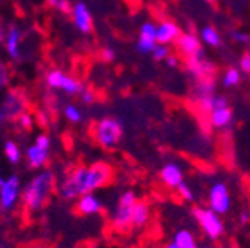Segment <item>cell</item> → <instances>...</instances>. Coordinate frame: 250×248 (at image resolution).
<instances>
[{"label":"cell","mask_w":250,"mask_h":248,"mask_svg":"<svg viewBox=\"0 0 250 248\" xmlns=\"http://www.w3.org/2000/svg\"><path fill=\"white\" fill-rule=\"evenodd\" d=\"M113 167L106 162L77 165L58 181V194L64 202H75L87 193H96L113 181Z\"/></svg>","instance_id":"obj_1"},{"label":"cell","mask_w":250,"mask_h":248,"mask_svg":"<svg viewBox=\"0 0 250 248\" xmlns=\"http://www.w3.org/2000/svg\"><path fill=\"white\" fill-rule=\"evenodd\" d=\"M58 191V179L54 172L49 168H42L23 186V196H21V207L24 212L37 213L49 203L51 196Z\"/></svg>","instance_id":"obj_2"},{"label":"cell","mask_w":250,"mask_h":248,"mask_svg":"<svg viewBox=\"0 0 250 248\" xmlns=\"http://www.w3.org/2000/svg\"><path fill=\"white\" fill-rule=\"evenodd\" d=\"M139 202L136 193L130 189L124 191L118 196L117 203H115L113 210L109 213V226L117 233H127L129 229H132V217H134V208L136 203Z\"/></svg>","instance_id":"obj_3"},{"label":"cell","mask_w":250,"mask_h":248,"mask_svg":"<svg viewBox=\"0 0 250 248\" xmlns=\"http://www.w3.org/2000/svg\"><path fill=\"white\" fill-rule=\"evenodd\" d=\"M94 141L104 149H113L122 143L124 137V125L113 117H104L92 125Z\"/></svg>","instance_id":"obj_4"},{"label":"cell","mask_w":250,"mask_h":248,"mask_svg":"<svg viewBox=\"0 0 250 248\" xmlns=\"http://www.w3.org/2000/svg\"><path fill=\"white\" fill-rule=\"evenodd\" d=\"M28 111V97L24 90L11 89L4 94L0 101V125H7Z\"/></svg>","instance_id":"obj_5"},{"label":"cell","mask_w":250,"mask_h":248,"mask_svg":"<svg viewBox=\"0 0 250 248\" xmlns=\"http://www.w3.org/2000/svg\"><path fill=\"white\" fill-rule=\"evenodd\" d=\"M51 146L52 141L47 134H39L35 137V143L30 144L26 147V163L30 168H35V170H42L45 168V165L49 163V158H51Z\"/></svg>","instance_id":"obj_6"},{"label":"cell","mask_w":250,"mask_h":248,"mask_svg":"<svg viewBox=\"0 0 250 248\" xmlns=\"http://www.w3.org/2000/svg\"><path fill=\"white\" fill-rule=\"evenodd\" d=\"M193 217L196 219L200 229L203 234L210 240H219L224 233V224L221 221V215L214 212L212 208H203V207H196L193 210Z\"/></svg>","instance_id":"obj_7"},{"label":"cell","mask_w":250,"mask_h":248,"mask_svg":"<svg viewBox=\"0 0 250 248\" xmlns=\"http://www.w3.org/2000/svg\"><path fill=\"white\" fill-rule=\"evenodd\" d=\"M45 85L51 90H59V92L66 94V96H80V92L83 90L82 82L71 77V75H66L61 70L47 71Z\"/></svg>","instance_id":"obj_8"},{"label":"cell","mask_w":250,"mask_h":248,"mask_svg":"<svg viewBox=\"0 0 250 248\" xmlns=\"http://www.w3.org/2000/svg\"><path fill=\"white\" fill-rule=\"evenodd\" d=\"M207 117L212 128L224 130V128L231 127V124H233V109H231L229 101H228L226 96L215 94L214 101H212V109Z\"/></svg>","instance_id":"obj_9"},{"label":"cell","mask_w":250,"mask_h":248,"mask_svg":"<svg viewBox=\"0 0 250 248\" xmlns=\"http://www.w3.org/2000/svg\"><path fill=\"white\" fill-rule=\"evenodd\" d=\"M23 196V184L18 175L5 177L4 184L0 186V212H11L16 208L18 203H21Z\"/></svg>","instance_id":"obj_10"},{"label":"cell","mask_w":250,"mask_h":248,"mask_svg":"<svg viewBox=\"0 0 250 248\" xmlns=\"http://www.w3.org/2000/svg\"><path fill=\"white\" fill-rule=\"evenodd\" d=\"M186 70L195 77L196 82L214 80L215 78V64L205 58V51L198 49L195 54L186 58Z\"/></svg>","instance_id":"obj_11"},{"label":"cell","mask_w":250,"mask_h":248,"mask_svg":"<svg viewBox=\"0 0 250 248\" xmlns=\"http://www.w3.org/2000/svg\"><path fill=\"white\" fill-rule=\"evenodd\" d=\"M208 208L217 212L219 215L229 212L231 208V193L224 183H214L208 189Z\"/></svg>","instance_id":"obj_12"},{"label":"cell","mask_w":250,"mask_h":248,"mask_svg":"<svg viewBox=\"0 0 250 248\" xmlns=\"http://www.w3.org/2000/svg\"><path fill=\"white\" fill-rule=\"evenodd\" d=\"M160 181L168 189H177L184 183V172L183 167L176 162H167L160 168Z\"/></svg>","instance_id":"obj_13"},{"label":"cell","mask_w":250,"mask_h":248,"mask_svg":"<svg viewBox=\"0 0 250 248\" xmlns=\"http://www.w3.org/2000/svg\"><path fill=\"white\" fill-rule=\"evenodd\" d=\"M21 42H23V33L18 26H11L5 31V40L4 47L7 56L12 61H20L23 59V52H21Z\"/></svg>","instance_id":"obj_14"},{"label":"cell","mask_w":250,"mask_h":248,"mask_svg":"<svg viewBox=\"0 0 250 248\" xmlns=\"http://www.w3.org/2000/svg\"><path fill=\"white\" fill-rule=\"evenodd\" d=\"M70 14L78 31H82V33H90L92 31V14H90L89 7L83 2H77L71 7Z\"/></svg>","instance_id":"obj_15"},{"label":"cell","mask_w":250,"mask_h":248,"mask_svg":"<svg viewBox=\"0 0 250 248\" xmlns=\"http://www.w3.org/2000/svg\"><path fill=\"white\" fill-rule=\"evenodd\" d=\"M75 210H77L80 215H96L103 210V202L101 198L96 193H87L83 196H80L78 200H75Z\"/></svg>","instance_id":"obj_16"},{"label":"cell","mask_w":250,"mask_h":248,"mask_svg":"<svg viewBox=\"0 0 250 248\" xmlns=\"http://www.w3.org/2000/svg\"><path fill=\"white\" fill-rule=\"evenodd\" d=\"M156 45V26L153 23H145L141 26L139 39H137V51L141 54H149Z\"/></svg>","instance_id":"obj_17"},{"label":"cell","mask_w":250,"mask_h":248,"mask_svg":"<svg viewBox=\"0 0 250 248\" xmlns=\"http://www.w3.org/2000/svg\"><path fill=\"white\" fill-rule=\"evenodd\" d=\"M179 35H181L179 28H177V24L172 23V21H164V23H160L156 26V43L167 45V43L176 42L179 39Z\"/></svg>","instance_id":"obj_18"},{"label":"cell","mask_w":250,"mask_h":248,"mask_svg":"<svg viewBox=\"0 0 250 248\" xmlns=\"http://www.w3.org/2000/svg\"><path fill=\"white\" fill-rule=\"evenodd\" d=\"M176 47L184 58H189V56L195 54L198 49H202L200 40L196 39L193 33H183V35H179V39L176 40Z\"/></svg>","instance_id":"obj_19"},{"label":"cell","mask_w":250,"mask_h":248,"mask_svg":"<svg viewBox=\"0 0 250 248\" xmlns=\"http://www.w3.org/2000/svg\"><path fill=\"white\" fill-rule=\"evenodd\" d=\"M149 219H151V208L146 202L139 200L136 203V208H134V217H132V226L136 229H141L148 226Z\"/></svg>","instance_id":"obj_20"},{"label":"cell","mask_w":250,"mask_h":248,"mask_svg":"<svg viewBox=\"0 0 250 248\" xmlns=\"http://www.w3.org/2000/svg\"><path fill=\"white\" fill-rule=\"evenodd\" d=\"M174 243L179 248H198L195 234H193L189 229H179V231H176V234H174Z\"/></svg>","instance_id":"obj_21"},{"label":"cell","mask_w":250,"mask_h":248,"mask_svg":"<svg viewBox=\"0 0 250 248\" xmlns=\"http://www.w3.org/2000/svg\"><path fill=\"white\" fill-rule=\"evenodd\" d=\"M4 155L7 158V162L12 163V165H18L21 162V158H23V151H21V147L18 146L16 141H7L4 144Z\"/></svg>","instance_id":"obj_22"},{"label":"cell","mask_w":250,"mask_h":248,"mask_svg":"<svg viewBox=\"0 0 250 248\" xmlns=\"http://www.w3.org/2000/svg\"><path fill=\"white\" fill-rule=\"evenodd\" d=\"M221 82H223V87H228V89H229V87H236L240 82H242V71H240L238 68L231 66V68H228L223 73Z\"/></svg>","instance_id":"obj_23"},{"label":"cell","mask_w":250,"mask_h":248,"mask_svg":"<svg viewBox=\"0 0 250 248\" xmlns=\"http://www.w3.org/2000/svg\"><path fill=\"white\" fill-rule=\"evenodd\" d=\"M62 113H64V118H66L70 124H80V122L83 120V113L82 109L78 108L77 104H66L64 106V109H62Z\"/></svg>","instance_id":"obj_24"},{"label":"cell","mask_w":250,"mask_h":248,"mask_svg":"<svg viewBox=\"0 0 250 248\" xmlns=\"http://www.w3.org/2000/svg\"><path fill=\"white\" fill-rule=\"evenodd\" d=\"M202 39H203V42L207 43V45H210V47H219L221 45V37H219V33L214 30V28H210V26H205L202 30Z\"/></svg>","instance_id":"obj_25"},{"label":"cell","mask_w":250,"mask_h":248,"mask_svg":"<svg viewBox=\"0 0 250 248\" xmlns=\"http://www.w3.org/2000/svg\"><path fill=\"white\" fill-rule=\"evenodd\" d=\"M45 2L49 7H52L58 12H62V14H70L71 7H73V5L70 4V0H45Z\"/></svg>","instance_id":"obj_26"},{"label":"cell","mask_w":250,"mask_h":248,"mask_svg":"<svg viewBox=\"0 0 250 248\" xmlns=\"http://www.w3.org/2000/svg\"><path fill=\"white\" fill-rule=\"evenodd\" d=\"M9 83H11V70H9L7 62L0 59V90H4Z\"/></svg>","instance_id":"obj_27"},{"label":"cell","mask_w":250,"mask_h":248,"mask_svg":"<svg viewBox=\"0 0 250 248\" xmlns=\"http://www.w3.org/2000/svg\"><path fill=\"white\" fill-rule=\"evenodd\" d=\"M16 124L20 125L23 130H31V128L35 127V118H33V115H31L30 111H24L23 115L16 120Z\"/></svg>","instance_id":"obj_28"},{"label":"cell","mask_w":250,"mask_h":248,"mask_svg":"<svg viewBox=\"0 0 250 248\" xmlns=\"http://www.w3.org/2000/svg\"><path fill=\"white\" fill-rule=\"evenodd\" d=\"M151 56H153V59H156V61H164V59H167L168 56H170V52H168L167 45H164V43H156V45L153 47Z\"/></svg>","instance_id":"obj_29"},{"label":"cell","mask_w":250,"mask_h":248,"mask_svg":"<svg viewBox=\"0 0 250 248\" xmlns=\"http://www.w3.org/2000/svg\"><path fill=\"white\" fill-rule=\"evenodd\" d=\"M177 194H179L181 198H183L184 202H193L195 200V193H193V189L189 186H188L186 183H183L179 187H177Z\"/></svg>","instance_id":"obj_30"},{"label":"cell","mask_w":250,"mask_h":248,"mask_svg":"<svg viewBox=\"0 0 250 248\" xmlns=\"http://www.w3.org/2000/svg\"><path fill=\"white\" fill-rule=\"evenodd\" d=\"M80 97H82L83 104H92V103L96 101V96H94V92L90 89H85V87H83V90L80 92Z\"/></svg>","instance_id":"obj_31"},{"label":"cell","mask_w":250,"mask_h":248,"mask_svg":"<svg viewBox=\"0 0 250 248\" xmlns=\"http://www.w3.org/2000/svg\"><path fill=\"white\" fill-rule=\"evenodd\" d=\"M240 70L245 71V73H250V52H245L240 58Z\"/></svg>","instance_id":"obj_32"},{"label":"cell","mask_w":250,"mask_h":248,"mask_svg":"<svg viewBox=\"0 0 250 248\" xmlns=\"http://www.w3.org/2000/svg\"><path fill=\"white\" fill-rule=\"evenodd\" d=\"M101 59L103 61H113L115 59V51L113 49H109V47H106V49H103V52H101Z\"/></svg>","instance_id":"obj_33"},{"label":"cell","mask_w":250,"mask_h":248,"mask_svg":"<svg viewBox=\"0 0 250 248\" xmlns=\"http://www.w3.org/2000/svg\"><path fill=\"white\" fill-rule=\"evenodd\" d=\"M233 39L240 43H250V37L245 35V33H240V31H234L233 33Z\"/></svg>","instance_id":"obj_34"},{"label":"cell","mask_w":250,"mask_h":248,"mask_svg":"<svg viewBox=\"0 0 250 248\" xmlns=\"http://www.w3.org/2000/svg\"><path fill=\"white\" fill-rule=\"evenodd\" d=\"M238 221H240V224H249V221H250V213H249V210H242V212H240Z\"/></svg>","instance_id":"obj_35"},{"label":"cell","mask_w":250,"mask_h":248,"mask_svg":"<svg viewBox=\"0 0 250 248\" xmlns=\"http://www.w3.org/2000/svg\"><path fill=\"white\" fill-rule=\"evenodd\" d=\"M165 62H167L168 68H177V64H179V59H177L176 56H168V58L165 59Z\"/></svg>","instance_id":"obj_36"},{"label":"cell","mask_w":250,"mask_h":248,"mask_svg":"<svg viewBox=\"0 0 250 248\" xmlns=\"http://www.w3.org/2000/svg\"><path fill=\"white\" fill-rule=\"evenodd\" d=\"M4 40H5V28L2 24V21H0V47L4 45Z\"/></svg>","instance_id":"obj_37"},{"label":"cell","mask_w":250,"mask_h":248,"mask_svg":"<svg viewBox=\"0 0 250 248\" xmlns=\"http://www.w3.org/2000/svg\"><path fill=\"white\" fill-rule=\"evenodd\" d=\"M162 248H179V247H177V245H176V243H174V241H172V243L165 245V247H162Z\"/></svg>","instance_id":"obj_38"},{"label":"cell","mask_w":250,"mask_h":248,"mask_svg":"<svg viewBox=\"0 0 250 248\" xmlns=\"http://www.w3.org/2000/svg\"><path fill=\"white\" fill-rule=\"evenodd\" d=\"M4 181H5V177H4V175H2V170H0V186L4 184Z\"/></svg>","instance_id":"obj_39"},{"label":"cell","mask_w":250,"mask_h":248,"mask_svg":"<svg viewBox=\"0 0 250 248\" xmlns=\"http://www.w3.org/2000/svg\"><path fill=\"white\" fill-rule=\"evenodd\" d=\"M33 248H45V247H42V245H37V247H33Z\"/></svg>","instance_id":"obj_40"},{"label":"cell","mask_w":250,"mask_h":248,"mask_svg":"<svg viewBox=\"0 0 250 248\" xmlns=\"http://www.w3.org/2000/svg\"><path fill=\"white\" fill-rule=\"evenodd\" d=\"M198 248H208V247H198Z\"/></svg>","instance_id":"obj_41"},{"label":"cell","mask_w":250,"mask_h":248,"mask_svg":"<svg viewBox=\"0 0 250 248\" xmlns=\"http://www.w3.org/2000/svg\"><path fill=\"white\" fill-rule=\"evenodd\" d=\"M207 2H214V0H207Z\"/></svg>","instance_id":"obj_42"},{"label":"cell","mask_w":250,"mask_h":248,"mask_svg":"<svg viewBox=\"0 0 250 248\" xmlns=\"http://www.w3.org/2000/svg\"><path fill=\"white\" fill-rule=\"evenodd\" d=\"M0 248H4V247H2V245H0Z\"/></svg>","instance_id":"obj_43"}]
</instances>
